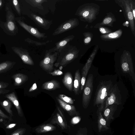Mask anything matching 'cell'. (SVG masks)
<instances>
[{"label":"cell","instance_id":"1","mask_svg":"<svg viewBox=\"0 0 135 135\" xmlns=\"http://www.w3.org/2000/svg\"><path fill=\"white\" fill-rule=\"evenodd\" d=\"M100 7L93 3L84 4L79 7L75 15L82 21L91 23L97 18L99 13Z\"/></svg>","mask_w":135,"mask_h":135},{"label":"cell","instance_id":"2","mask_svg":"<svg viewBox=\"0 0 135 135\" xmlns=\"http://www.w3.org/2000/svg\"><path fill=\"white\" fill-rule=\"evenodd\" d=\"M111 80L100 81L97 87L95 94L93 104L94 106L99 105L98 112H102L105 106L106 98L113 86Z\"/></svg>","mask_w":135,"mask_h":135},{"label":"cell","instance_id":"3","mask_svg":"<svg viewBox=\"0 0 135 135\" xmlns=\"http://www.w3.org/2000/svg\"><path fill=\"white\" fill-rule=\"evenodd\" d=\"M79 52L75 46L68 43L59 53V65L64 66L72 62L78 57Z\"/></svg>","mask_w":135,"mask_h":135},{"label":"cell","instance_id":"4","mask_svg":"<svg viewBox=\"0 0 135 135\" xmlns=\"http://www.w3.org/2000/svg\"><path fill=\"white\" fill-rule=\"evenodd\" d=\"M121 67L122 71L128 74L135 81V74L131 54L127 50H124L120 59Z\"/></svg>","mask_w":135,"mask_h":135},{"label":"cell","instance_id":"5","mask_svg":"<svg viewBox=\"0 0 135 135\" xmlns=\"http://www.w3.org/2000/svg\"><path fill=\"white\" fill-rule=\"evenodd\" d=\"M115 1L121 8L124 16L127 21L128 22L130 29L135 36V20L130 7L129 0H117Z\"/></svg>","mask_w":135,"mask_h":135},{"label":"cell","instance_id":"6","mask_svg":"<svg viewBox=\"0 0 135 135\" xmlns=\"http://www.w3.org/2000/svg\"><path fill=\"white\" fill-rule=\"evenodd\" d=\"M93 78L92 74L88 75L83 89L82 104L85 109L89 106L91 98L93 91Z\"/></svg>","mask_w":135,"mask_h":135},{"label":"cell","instance_id":"7","mask_svg":"<svg viewBox=\"0 0 135 135\" xmlns=\"http://www.w3.org/2000/svg\"><path fill=\"white\" fill-rule=\"evenodd\" d=\"M58 53L46 50L44 58L40 62V67L45 71L51 72L53 69L54 63L57 59Z\"/></svg>","mask_w":135,"mask_h":135},{"label":"cell","instance_id":"8","mask_svg":"<svg viewBox=\"0 0 135 135\" xmlns=\"http://www.w3.org/2000/svg\"><path fill=\"white\" fill-rule=\"evenodd\" d=\"M121 101L120 91L117 84H115L112 86L106 98L104 108L112 104L119 105L121 104Z\"/></svg>","mask_w":135,"mask_h":135},{"label":"cell","instance_id":"9","mask_svg":"<svg viewBox=\"0 0 135 135\" xmlns=\"http://www.w3.org/2000/svg\"><path fill=\"white\" fill-rule=\"evenodd\" d=\"M79 24V22L77 18L70 19L61 24L54 31L52 35H57L71 30L77 26Z\"/></svg>","mask_w":135,"mask_h":135},{"label":"cell","instance_id":"10","mask_svg":"<svg viewBox=\"0 0 135 135\" xmlns=\"http://www.w3.org/2000/svg\"><path fill=\"white\" fill-rule=\"evenodd\" d=\"M57 108V111L53 116L50 123L57 125L62 130L66 129L68 126L64 113L58 106Z\"/></svg>","mask_w":135,"mask_h":135},{"label":"cell","instance_id":"11","mask_svg":"<svg viewBox=\"0 0 135 135\" xmlns=\"http://www.w3.org/2000/svg\"><path fill=\"white\" fill-rule=\"evenodd\" d=\"M16 20L21 26L36 38L44 39L47 38V36L45 33L40 32L37 28L27 25L18 18H16Z\"/></svg>","mask_w":135,"mask_h":135},{"label":"cell","instance_id":"12","mask_svg":"<svg viewBox=\"0 0 135 135\" xmlns=\"http://www.w3.org/2000/svg\"><path fill=\"white\" fill-rule=\"evenodd\" d=\"M12 49L14 52L19 56L24 63L31 65H34V62L27 50L15 47H13Z\"/></svg>","mask_w":135,"mask_h":135},{"label":"cell","instance_id":"13","mask_svg":"<svg viewBox=\"0 0 135 135\" xmlns=\"http://www.w3.org/2000/svg\"><path fill=\"white\" fill-rule=\"evenodd\" d=\"M31 18L38 26L46 30H48L52 24V21L46 19L33 13L30 15Z\"/></svg>","mask_w":135,"mask_h":135},{"label":"cell","instance_id":"14","mask_svg":"<svg viewBox=\"0 0 135 135\" xmlns=\"http://www.w3.org/2000/svg\"><path fill=\"white\" fill-rule=\"evenodd\" d=\"M74 37L75 36L73 35L66 37L56 43L55 44V46L49 50L52 52H57L60 53L68 43L73 39Z\"/></svg>","mask_w":135,"mask_h":135},{"label":"cell","instance_id":"15","mask_svg":"<svg viewBox=\"0 0 135 135\" xmlns=\"http://www.w3.org/2000/svg\"><path fill=\"white\" fill-rule=\"evenodd\" d=\"M116 21V19L114 14L111 12L107 13L102 21L97 23L94 27L97 28L100 26H104L113 27V23Z\"/></svg>","mask_w":135,"mask_h":135},{"label":"cell","instance_id":"16","mask_svg":"<svg viewBox=\"0 0 135 135\" xmlns=\"http://www.w3.org/2000/svg\"><path fill=\"white\" fill-rule=\"evenodd\" d=\"M56 99L61 107L70 115L78 116L79 115V112L77 111L74 106L68 104L59 98H56Z\"/></svg>","mask_w":135,"mask_h":135},{"label":"cell","instance_id":"17","mask_svg":"<svg viewBox=\"0 0 135 135\" xmlns=\"http://www.w3.org/2000/svg\"><path fill=\"white\" fill-rule=\"evenodd\" d=\"M117 106V105L114 104L109 105L104 108L102 111V115L104 117L107 123L114 119L113 115L116 110Z\"/></svg>","mask_w":135,"mask_h":135},{"label":"cell","instance_id":"18","mask_svg":"<svg viewBox=\"0 0 135 135\" xmlns=\"http://www.w3.org/2000/svg\"><path fill=\"white\" fill-rule=\"evenodd\" d=\"M6 21L5 23V26L9 31L13 32L16 28L15 21V17L13 13L9 10H7Z\"/></svg>","mask_w":135,"mask_h":135},{"label":"cell","instance_id":"19","mask_svg":"<svg viewBox=\"0 0 135 135\" xmlns=\"http://www.w3.org/2000/svg\"><path fill=\"white\" fill-rule=\"evenodd\" d=\"M98 49V45L95 46L86 63L81 70V75L87 76L91 64Z\"/></svg>","mask_w":135,"mask_h":135},{"label":"cell","instance_id":"20","mask_svg":"<svg viewBox=\"0 0 135 135\" xmlns=\"http://www.w3.org/2000/svg\"><path fill=\"white\" fill-rule=\"evenodd\" d=\"M123 31L121 29L109 33L102 35L100 36L102 40L104 41H110L118 39L122 36Z\"/></svg>","mask_w":135,"mask_h":135},{"label":"cell","instance_id":"21","mask_svg":"<svg viewBox=\"0 0 135 135\" xmlns=\"http://www.w3.org/2000/svg\"><path fill=\"white\" fill-rule=\"evenodd\" d=\"M62 82L65 87L70 91L73 90V78L71 73L69 72H66L64 75Z\"/></svg>","mask_w":135,"mask_h":135},{"label":"cell","instance_id":"22","mask_svg":"<svg viewBox=\"0 0 135 135\" xmlns=\"http://www.w3.org/2000/svg\"><path fill=\"white\" fill-rule=\"evenodd\" d=\"M12 78L14 80V85L16 86L21 85L28 79L27 75L21 73H17L13 75L12 76Z\"/></svg>","mask_w":135,"mask_h":135},{"label":"cell","instance_id":"23","mask_svg":"<svg viewBox=\"0 0 135 135\" xmlns=\"http://www.w3.org/2000/svg\"><path fill=\"white\" fill-rule=\"evenodd\" d=\"M59 82L57 80H53L44 83L42 86L43 89L52 90L60 88Z\"/></svg>","mask_w":135,"mask_h":135},{"label":"cell","instance_id":"24","mask_svg":"<svg viewBox=\"0 0 135 135\" xmlns=\"http://www.w3.org/2000/svg\"><path fill=\"white\" fill-rule=\"evenodd\" d=\"M5 97L13 103L17 109L19 114L22 115L21 109L15 93L14 92H13L11 93L6 94Z\"/></svg>","mask_w":135,"mask_h":135},{"label":"cell","instance_id":"25","mask_svg":"<svg viewBox=\"0 0 135 135\" xmlns=\"http://www.w3.org/2000/svg\"><path fill=\"white\" fill-rule=\"evenodd\" d=\"M81 78L79 70L76 71L73 83V91L76 95L79 94L80 87Z\"/></svg>","mask_w":135,"mask_h":135},{"label":"cell","instance_id":"26","mask_svg":"<svg viewBox=\"0 0 135 135\" xmlns=\"http://www.w3.org/2000/svg\"><path fill=\"white\" fill-rule=\"evenodd\" d=\"M56 127L50 123L41 125L35 129L37 133H41L52 131L56 129Z\"/></svg>","mask_w":135,"mask_h":135},{"label":"cell","instance_id":"27","mask_svg":"<svg viewBox=\"0 0 135 135\" xmlns=\"http://www.w3.org/2000/svg\"><path fill=\"white\" fill-rule=\"evenodd\" d=\"M107 122L102 115V113L98 112V131L100 132L103 131H106L109 129L107 125Z\"/></svg>","mask_w":135,"mask_h":135},{"label":"cell","instance_id":"28","mask_svg":"<svg viewBox=\"0 0 135 135\" xmlns=\"http://www.w3.org/2000/svg\"><path fill=\"white\" fill-rule=\"evenodd\" d=\"M16 62L7 61L0 63V74L5 73L11 69Z\"/></svg>","mask_w":135,"mask_h":135},{"label":"cell","instance_id":"29","mask_svg":"<svg viewBox=\"0 0 135 135\" xmlns=\"http://www.w3.org/2000/svg\"><path fill=\"white\" fill-rule=\"evenodd\" d=\"M25 1L32 7L43 10L42 4L47 2V0H26Z\"/></svg>","mask_w":135,"mask_h":135},{"label":"cell","instance_id":"30","mask_svg":"<svg viewBox=\"0 0 135 135\" xmlns=\"http://www.w3.org/2000/svg\"><path fill=\"white\" fill-rule=\"evenodd\" d=\"M9 99L0 101V104L9 113L11 114L12 111L11 110V103Z\"/></svg>","mask_w":135,"mask_h":135},{"label":"cell","instance_id":"31","mask_svg":"<svg viewBox=\"0 0 135 135\" xmlns=\"http://www.w3.org/2000/svg\"><path fill=\"white\" fill-rule=\"evenodd\" d=\"M84 36L83 41L84 44L87 45L90 43L93 37V34L89 32H86L83 33Z\"/></svg>","mask_w":135,"mask_h":135},{"label":"cell","instance_id":"32","mask_svg":"<svg viewBox=\"0 0 135 135\" xmlns=\"http://www.w3.org/2000/svg\"><path fill=\"white\" fill-rule=\"evenodd\" d=\"M25 41L29 44H34L36 46H42L45 45L50 42L49 41H47L45 42L37 41H34L28 38L25 39Z\"/></svg>","mask_w":135,"mask_h":135},{"label":"cell","instance_id":"33","mask_svg":"<svg viewBox=\"0 0 135 135\" xmlns=\"http://www.w3.org/2000/svg\"><path fill=\"white\" fill-rule=\"evenodd\" d=\"M58 97L60 99L68 104H72L74 103L73 100L71 98L65 95L59 94Z\"/></svg>","mask_w":135,"mask_h":135},{"label":"cell","instance_id":"34","mask_svg":"<svg viewBox=\"0 0 135 135\" xmlns=\"http://www.w3.org/2000/svg\"><path fill=\"white\" fill-rule=\"evenodd\" d=\"M98 28L99 32L103 35L107 34L112 32L111 29L104 26H100Z\"/></svg>","mask_w":135,"mask_h":135},{"label":"cell","instance_id":"35","mask_svg":"<svg viewBox=\"0 0 135 135\" xmlns=\"http://www.w3.org/2000/svg\"><path fill=\"white\" fill-rule=\"evenodd\" d=\"M12 3L17 12L18 14L21 13V9L19 3L17 0H13Z\"/></svg>","mask_w":135,"mask_h":135},{"label":"cell","instance_id":"36","mask_svg":"<svg viewBox=\"0 0 135 135\" xmlns=\"http://www.w3.org/2000/svg\"><path fill=\"white\" fill-rule=\"evenodd\" d=\"M131 11L133 13L134 20H135V2L134 0H129Z\"/></svg>","mask_w":135,"mask_h":135},{"label":"cell","instance_id":"37","mask_svg":"<svg viewBox=\"0 0 135 135\" xmlns=\"http://www.w3.org/2000/svg\"><path fill=\"white\" fill-rule=\"evenodd\" d=\"M81 120V118L78 116L73 117L71 119V122L73 124H75L78 123Z\"/></svg>","mask_w":135,"mask_h":135},{"label":"cell","instance_id":"38","mask_svg":"<svg viewBox=\"0 0 135 135\" xmlns=\"http://www.w3.org/2000/svg\"><path fill=\"white\" fill-rule=\"evenodd\" d=\"M49 74L53 76L60 75L63 74L62 72L60 70H56L52 72H50Z\"/></svg>","mask_w":135,"mask_h":135},{"label":"cell","instance_id":"39","mask_svg":"<svg viewBox=\"0 0 135 135\" xmlns=\"http://www.w3.org/2000/svg\"><path fill=\"white\" fill-rule=\"evenodd\" d=\"M9 85L7 83L0 81V89H4L7 87Z\"/></svg>","mask_w":135,"mask_h":135},{"label":"cell","instance_id":"40","mask_svg":"<svg viewBox=\"0 0 135 135\" xmlns=\"http://www.w3.org/2000/svg\"><path fill=\"white\" fill-rule=\"evenodd\" d=\"M10 90L5 89H0V95L6 94L8 93Z\"/></svg>","mask_w":135,"mask_h":135},{"label":"cell","instance_id":"41","mask_svg":"<svg viewBox=\"0 0 135 135\" xmlns=\"http://www.w3.org/2000/svg\"><path fill=\"white\" fill-rule=\"evenodd\" d=\"M37 88L36 85L35 83L30 89L29 91V92H32L36 89Z\"/></svg>","mask_w":135,"mask_h":135},{"label":"cell","instance_id":"42","mask_svg":"<svg viewBox=\"0 0 135 135\" xmlns=\"http://www.w3.org/2000/svg\"><path fill=\"white\" fill-rule=\"evenodd\" d=\"M122 25L124 26L128 27L129 26V23L127 21H126L123 23Z\"/></svg>","mask_w":135,"mask_h":135},{"label":"cell","instance_id":"43","mask_svg":"<svg viewBox=\"0 0 135 135\" xmlns=\"http://www.w3.org/2000/svg\"><path fill=\"white\" fill-rule=\"evenodd\" d=\"M0 115L2 117L7 118L8 117L0 109Z\"/></svg>","mask_w":135,"mask_h":135},{"label":"cell","instance_id":"44","mask_svg":"<svg viewBox=\"0 0 135 135\" xmlns=\"http://www.w3.org/2000/svg\"><path fill=\"white\" fill-rule=\"evenodd\" d=\"M76 135H85L82 132H78Z\"/></svg>","mask_w":135,"mask_h":135},{"label":"cell","instance_id":"45","mask_svg":"<svg viewBox=\"0 0 135 135\" xmlns=\"http://www.w3.org/2000/svg\"><path fill=\"white\" fill-rule=\"evenodd\" d=\"M15 124H10L9 126H8V127L9 128H12L14 126H15Z\"/></svg>","mask_w":135,"mask_h":135},{"label":"cell","instance_id":"46","mask_svg":"<svg viewBox=\"0 0 135 135\" xmlns=\"http://www.w3.org/2000/svg\"><path fill=\"white\" fill-rule=\"evenodd\" d=\"M12 135H19V134L18 133H16L13 134Z\"/></svg>","mask_w":135,"mask_h":135},{"label":"cell","instance_id":"47","mask_svg":"<svg viewBox=\"0 0 135 135\" xmlns=\"http://www.w3.org/2000/svg\"><path fill=\"white\" fill-rule=\"evenodd\" d=\"M2 4V2L1 0H0V6H1Z\"/></svg>","mask_w":135,"mask_h":135},{"label":"cell","instance_id":"48","mask_svg":"<svg viewBox=\"0 0 135 135\" xmlns=\"http://www.w3.org/2000/svg\"><path fill=\"white\" fill-rule=\"evenodd\" d=\"M62 66H60L59 67V69H60L61 70H62Z\"/></svg>","mask_w":135,"mask_h":135},{"label":"cell","instance_id":"49","mask_svg":"<svg viewBox=\"0 0 135 135\" xmlns=\"http://www.w3.org/2000/svg\"><path fill=\"white\" fill-rule=\"evenodd\" d=\"M1 116L0 115V116Z\"/></svg>","mask_w":135,"mask_h":135}]
</instances>
